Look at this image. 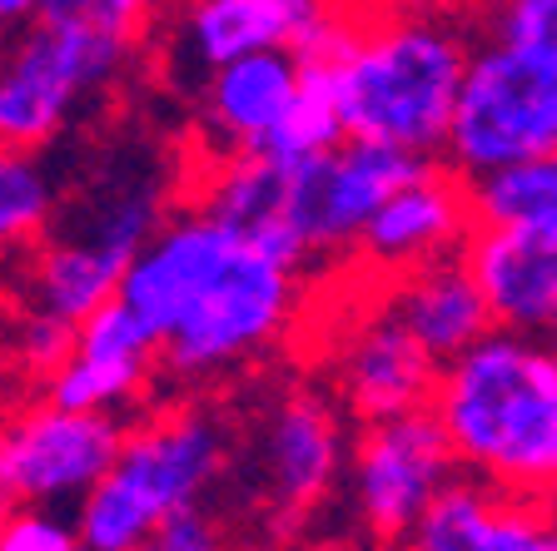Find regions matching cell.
Instances as JSON below:
<instances>
[{
  "instance_id": "cell-1",
  "label": "cell",
  "mask_w": 557,
  "mask_h": 551,
  "mask_svg": "<svg viewBox=\"0 0 557 551\" xmlns=\"http://www.w3.org/2000/svg\"><path fill=\"white\" fill-rule=\"evenodd\" d=\"M120 299L160 343L164 392H224L309 328L313 274L185 199L139 249Z\"/></svg>"
},
{
  "instance_id": "cell-2",
  "label": "cell",
  "mask_w": 557,
  "mask_h": 551,
  "mask_svg": "<svg viewBox=\"0 0 557 551\" xmlns=\"http://www.w3.org/2000/svg\"><path fill=\"white\" fill-rule=\"evenodd\" d=\"M433 417L458 467L512 497L557 502V343L493 328L438 367Z\"/></svg>"
},
{
  "instance_id": "cell-3",
  "label": "cell",
  "mask_w": 557,
  "mask_h": 551,
  "mask_svg": "<svg viewBox=\"0 0 557 551\" xmlns=\"http://www.w3.org/2000/svg\"><path fill=\"white\" fill-rule=\"evenodd\" d=\"M234 467V408L220 392H164L125 423L110 472L75 506L85 551H145L195 502H224Z\"/></svg>"
},
{
  "instance_id": "cell-4",
  "label": "cell",
  "mask_w": 557,
  "mask_h": 551,
  "mask_svg": "<svg viewBox=\"0 0 557 551\" xmlns=\"http://www.w3.org/2000/svg\"><path fill=\"white\" fill-rule=\"evenodd\" d=\"M478 35L468 15H383L344 30L324 60L348 135L443 154Z\"/></svg>"
},
{
  "instance_id": "cell-5",
  "label": "cell",
  "mask_w": 557,
  "mask_h": 551,
  "mask_svg": "<svg viewBox=\"0 0 557 551\" xmlns=\"http://www.w3.org/2000/svg\"><path fill=\"white\" fill-rule=\"evenodd\" d=\"M354 427L324 378H259V398L234 413L230 492L264 537H309L344 502Z\"/></svg>"
},
{
  "instance_id": "cell-6",
  "label": "cell",
  "mask_w": 557,
  "mask_h": 551,
  "mask_svg": "<svg viewBox=\"0 0 557 551\" xmlns=\"http://www.w3.org/2000/svg\"><path fill=\"white\" fill-rule=\"evenodd\" d=\"M170 199L154 179H115L104 174L81 199H60L50 234L25 253V264L5 278V299L21 309L55 313L65 323H85L95 309L120 293L129 264L154 239Z\"/></svg>"
},
{
  "instance_id": "cell-7",
  "label": "cell",
  "mask_w": 557,
  "mask_h": 551,
  "mask_svg": "<svg viewBox=\"0 0 557 551\" xmlns=\"http://www.w3.org/2000/svg\"><path fill=\"white\" fill-rule=\"evenodd\" d=\"M150 46L35 15L0 35V145L46 154L115 100Z\"/></svg>"
},
{
  "instance_id": "cell-8",
  "label": "cell",
  "mask_w": 557,
  "mask_h": 551,
  "mask_svg": "<svg viewBox=\"0 0 557 551\" xmlns=\"http://www.w3.org/2000/svg\"><path fill=\"white\" fill-rule=\"evenodd\" d=\"M313 367L354 423H379L429 408L443 363L383 303L379 284L354 274V299H344V313L319 323Z\"/></svg>"
},
{
  "instance_id": "cell-9",
  "label": "cell",
  "mask_w": 557,
  "mask_h": 551,
  "mask_svg": "<svg viewBox=\"0 0 557 551\" xmlns=\"http://www.w3.org/2000/svg\"><path fill=\"white\" fill-rule=\"evenodd\" d=\"M458 458L433 408L354 427L344 477L348 531L369 547H408L433 497L458 477Z\"/></svg>"
},
{
  "instance_id": "cell-10",
  "label": "cell",
  "mask_w": 557,
  "mask_h": 551,
  "mask_svg": "<svg viewBox=\"0 0 557 551\" xmlns=\"http://www.w3.org/2000/svg\"><path fill=\"white\" fill-rule=\"evenodd\" d=\"M557 150V65L503 40H478L443 160L468 179Z\"/></svg>"
},
{
  "instance_id": "cell-11",
  "label": "cell",
  "mask_w": 557,
  "mask_h": 551,
  "mask_svg": "<svg viewBox=\"0 0 557 551\" xmlns=\"http://www.w3.org/2000/svg\"><path fill=\"white\" fill-rule=\"evenodd\" d=\"M354 15L338 0H174L154 50L195 90L214 65H230L259 50H294L329 60Z\"/></svg>"
},
{
  "instance_id": "cell-12",
  "label": "cell",
  "mask_w": 557,
  "mask_h": 551,
  "mask_svg": "<svg viewBox=\"0 0 557 551\" xmlns=\"http://www.w3.org/2000/svg\"><path fill=\"white\" fill-rule=\"evenodd\" d=\"M129 417L60 408L46 392H30L15 408H0V472L15 502L75 506L110 472Z\"/></svg>"
},
{
  "instance_id": "cell-13",
  "label": "cell",
  "mask_w": 557,
  "mask_h": 551,
  "mask_svg": "<svg viewBox=\"0 0 557 551\" xmlns=\"http://www.w3.org/2000/svg\"><path fill=\"white\" fill-rule=\"evenodd\" d=\"M423 160L429 154H408L359 135L338 139L324 154L294 160V224H299L313 274H324V268L348 274L354 268L363 224Z\"/></svg>"
},
{
  "instance_id": "cell-14",
  "label": "cell",
  "mask_w": 557,
  "mask_h": 551,
  "mask_svg": "<svg viewBox=\"0 0 557 551\" xmlns=\"http://www.w3.org/2000/svg\"><path fill=\"white\" fill-rule=\"evenodd\" d=\"M473 229H478L473 179L463 170H453L443 154H433L373 209V218L359 234L348 274L369 278V284H388V278L413 274V268L433 264V259L463 253Z\"/></svg>"
},
{
  "instance_id": "cell-15",
  "label": "cell",
  "mask_w": 557,
  "mask_h": 551,
  "mask_svg": "<svg viewBox=\"0 0 557 551\" xmlns=\"http://www.w3.org/2000/svg\"><path fill=\"white\" fill-rule=\"evenodd\" d=\"M35 392H46L60 408H85V413L135 417L150 402L164 398V363L160 343L145 328L125 299H110L75 328L70 358L50 373Z\"/></svg>"
},
{
  "instance_id": "cell-16",
  "label": "cell",
  "mask_w": 557,
  "mask_h": 551,
  "mask_svg": "<svg viewBox=\"0 0 557 551\" xmlns=\"http://www.w3.org/2000/svg\"><path fill=\"white\" fill-rule=\"evenodd\" d=\"M309 60L294 50H259L230 65H214L195 85L199 160L224 154H269L304 90Z\"/></svg>"
},
{
  "instance_id": "cell-17",
  "label": "cell",
  "mask_w": 557,
  "mask_h": 551,
  "mask_svg": "<svg viewBox=\"0 0 557 551\" xmlns=\"http://www.w3.org/2000/svg\"><path fill=\"white\" fill-rule=\"evenodd\" d=\"M379 293L438 363L468 353L478 338L498 328L468 253H448V259H433L413 274L388 278V284H379Z\"/></svg>"
},
{
  "instance_id": "cell-18",
  "label": "cell",
  "mask_w": 557,
  "mask_h": 551,
  "mask_svg": "<svg viewBox=\"0 0 557 551\" xmlns=\"http://www.w3.org/2000/svg\"><path fill=\"white\" fill-rule=\"evenodd\" d=\"M468 264L483 284L498 328L547 334L557 318V239L478 224L468 239Z\"/></svg>"
},
{
  "instance_id": "cell-19",
  "label": "cell",
  "mask_w": 557,
  "mask_h": 551,
  "mask_svg": "<svg viewBox=\"0 0 557 551\" xmlns=\"http://www.w3.org/2000/svg\"><path fill=\"white\" fill-rule=\"evenodd\" d=\"M60 184L46 154L0 145V284L25 264V253L50 234L60 214Z\"/></svg>"
},
{
  "instance_id": "cell-20",
  "label": "cell",
  "mask_w": 557,
  "mask_h": 551,
  "mask_svg": "<svg viewBox=\"0 0 557 551\" xmlns=\"http://www.w3.org/2000/svg\"><path fill=\"white\" fill-rule=\"evenodd\" d=\"M473 209H478V224L557 239V150L503 164L493 174H478Z\"/></svg>"
},
{
  "instance_id": "cell-21",
  "label": "cell",
  "mask_w": 557,
  "mask_h": 551,
  "mask_svg": "<svg viewBox=\"0 0 557 551\" xmlns=\"http://www.w3.org/2000/svg\"><path fill=\"white\" fill-rule=\"evenodd\" d=\"M75 328H81V323H65V318H55V313L11 303V323H5V343H0V353H5V363H11L15 378L35 392L70 358V348H75Z\"/></svg>"
},
{
  "instance_id": "cell-22",
  "label": "cell",
  "mask_w": 557,
  "mask_h": 551,
  "mask_svg": "<svg viewBox=\"0 0 557 551\" xmlns=\"http://www.w3.org/2000/svg\"><path fill=\"white\" fill-rule=\"evenodd\" d=\"M468 25L478 40H503L557 65V0H473Z\"/></svg>"
},
{
  "instance_id": "cell-23",
  "label": "cell",
  "mask_w": 557,
  "mask_h": 551,
  "mask_svg": "<svg viewBox=\"0 0 557 551\" xmlns=\"http://www.w3.org/2000/svg\"><path fill=\"white\" fill-rule=\"evenodd\" d=\"M174 0H46L40 15H55L70 25H90V30L125 35L135 46H154L164 15Z\"/></svg>"
},
{
  "instance_id": "cell-24",
  "label": "cell",
  "mask_w": 557,
  "mask_h": 551,
  "mask_svg": "<svg viewBox=\"0 0 557 551\" xmlns=\"http://www.w3.org/2000/svg\"><path fill=\"white\" fill-rule=\"evenodd\" d=\"M81 547V517L70 506L15 502L0 522V551H75Z\"/></svg>"
},
{
  "instance_id": "cell-25",
  "label": "cell",
  "mask_w": 557,
  "mask_h": 551,
  "mask_svg": "<svg viewBox=\"0 0 557 551\" xmlns=\"http://www.w3.org/2000/svg\"><path fill=\"white\" fill-rule=\"evenodd\" d=\"M234 531H230V506L224 502H195L185 512H174L160 531H154L150 547L154 551H214L224 547Z\"/></svg>"
},
{
  "instance_id": "cell-26",
  "label": "cell",
  "mask_w": 557,
  "mask_h": 551,
  "mask_svg": "<svg viewBox=\"0 0 557 551\" xmlns=\"http://www.w3.org/2000/svg\"><path fill=\"white\" fill-rule=\"evenodd\" d=\"M359 21H383V15H468L473 0H338Z\"/></svg>"
},
{
  "instance_id": "cell-27",
  "label": "cell",
  "mask_w": 557,
  "mask_h": 551,
  "mask_svg": "<svg viewBox=\"0 0 557 551\" xmlns=\"http://www.w3.org/2000/svg\"><path fill=\"white\" fill-rule=\"evenodd\" d=\"M40 11H46V0H0V35L25 25V21H35Z\"/></svg>"
},
{
  "instance_id": "cell-28",
  "label": "cell",
  "mask_w": 557,
  "mask_h": 551,
  "mask_svg": "<svg viewBox=\"0 0 557 551\" xmlns=\"http://www.w3.org/2000/svg\"><path fill=\"white\" fill-rule=\"evenodd\" d=\"M11 506H15V492H11V483H5V472H0V522L11 517Z\"/></svg>"
},
{
  "instance_id": "cell-29",
  "label": "cell",
  "mask_w": 557,
  "mask_h": 551,
  "mask_svg": "<svg viewBox=\"0 0 557 551\" xmlns=\"http://www.w3.org/2000/svg\"><path fill=\"white\" fill-rule=\"evenodd\" d=\"M547 338H553V343H557V318H553V328H547Z\"/></svg>"
}]
</instances>
